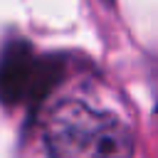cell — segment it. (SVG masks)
<instances>
[{
    "label": "cell",
    "mask_w": 158,
    "mask_h": 158,
    "mask_svg": "<svg viewBox=\"0 0 158 158\" xmlns=\"http://www.w3.org/2000/svg\"><path fill=\"white\" fill-rule=\"evenodd\" d=\"M44 151L49 156H128L133 136L111 111L96 109L81 99L57 104L42 126Z\"/></svg>",
    "instance_id": "obj_1"
},
{
    "label": "cell",
    "mask_w": 158,
    "mask_h": 158,
    "mask_svg": "<svg viewBox=\"0 0 158 158\" xmlns=\"http://www.w3.org/2000/svg\"><path fill=\"white\" fill-rule=\"evenodd\" d=\"M101 2H104V5H114V0H101Z\"/></svg>",
    "instance_id": "obj_3"
},
{
    "label": "cell",
    "mask_w": 158,
    "mask_h": 158,
    "mask_svg": "<svg viewBox=\"0 0 158 158\" xmlns=\"http://www.w3.org/2000/svg\"><path fill=\"white\" fill-rule=\"evenodd\" d=\"M67 77V59L54 52H37L30 40L15 37L0 52V104L25 109L35 118L37 109Z\"/></svg>",
    "instance_id": "obj_2"
}]
</instances>
